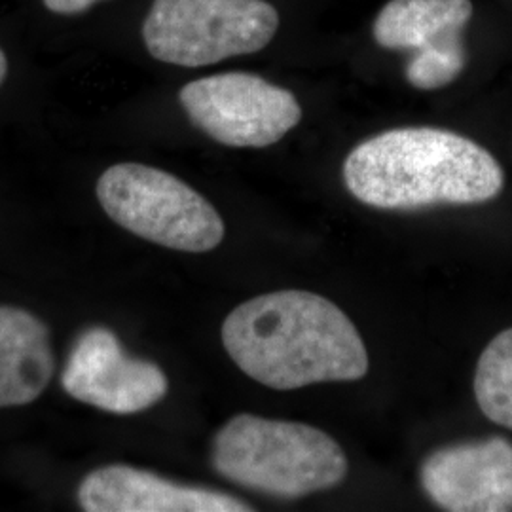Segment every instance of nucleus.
<instances>
[{"label": "nucleus", "mask_w": 512, "mask_h": 512, "mask_svg": "<svg viewBox=\"0 0 512 512\" xmlns=\"http://www.w3.org/2000/svg\"><path fill=\"white\" fill-rule=\"evenodd\" d=\"M213 469L247 490L279 499L338 486L348 459L321 429L296 421L239 414L213 440Z\"/></svg>", "instance_id": "obj_3"}, {"label": "nucleus", "mask_w": 512, "mask_h": 512, "mask_svg": "<svg viewBox=\"0 0 512 512\" xmlns=\"http://www.w3.org/2000/svg\"><path fill=\"white\" fill-rule=\"evenodd\" d=\"M179 99L190 122L226 147H270L302 120L293 92L251 73L213 74L188 82Z\"/></svg>", "instance_id": "obj_6"}, {"label": "nucleus", "mask_w": 512, "mask_h": 512, "mask_svg": "<svg viewBox=\"0 0 512 512\" xmlns=\"http://www.w3.org/2000/svg\"><path fill=\"white\" fill-rule=\"evenodd\" d=\"M6 74H8V59H6V54L0 48V86H2L4 78H6Z\"/></svg>", "instance_id": "obj_15"}, {"label": "nucleus", "mask_w": 512, "mask_h": 512, "mask_svg": "<svg viewBox=\"0 0 512 512\" xmlns=\"http://www.w3.org/2000/svg\"><path fill=\"white\" fill-rule=\"evenodd\" d=\"M86 512H249L247 503L207 488L184 486L129 465L95 469L78 486Z\"/></svg>", "instance_id": "obj_9"}, {"label": "nucleus", "mask_w": 512, "mask_h": 512, "mask_svg": "<svg viewBox=\"0 0 512 512\" xmlns=\"http://www.w3.org/2000/svg\"><path fill=\"white\" fill-rule=\"evenodd\" d=\"M97 200L131 234L167 249L207 253L224 238L217 209L175 175L143 164H116L97 181Z\"/></svg>", "instance_id": "obj_4"}, {"label": "nucleus", "mask_w": 512, "mask_h": 512, "mask_svg": "<svg viewBox=\"0 0 512 512\" xmlns=\"http://www.w3.org/2000/svg\"><path fill=\"white\" fill-rule=\"evenodd\" d=\"M467 65L463 35L444 38L431 46L412 52L406 63V80L425 92L452 84Z\"/></svg>", "instance_id": "obj_13"}, {"label": "nucleus", "mask_w": 512, "mask_h": 512, "mask_svg": "<svg viewBox=\"0 0 512 512\" xmlns=\"http://www.w3.org/2000/svg\"><path fill=\"white\" fill-rule=\"evenodd\" d=\"M55 370L50 330L31 311L0 306V408L33 403Z\"/></svg>", "instance_id": "obj_10"}, {"label": "nucleus", "mask_w": 512, "mask_h": 512, "mask_svg": "<svg viewBox=\"0 0 512 512\" xmlns=\"http://www.w3.org/2000/svg\"><path fill=\"white\" fill-rule=\"evenodd\" d=\"M471 18V0H389L374 21L372 35L385 50L412 54L463 35Z\"/></svg>", "instance_id": "obj_11"}, {"label": "nucleus", "mask_w": 512, "mask_h": 512, "mask_svg": "<svg viewBox=\"0 0 512 512\" xmlns=\"http://www.w3.org/2000/svg\"><path fill=\"white\" fill-rule=\"evenodd\" d=\"M277 29L279 14L266 0H154L143 40L158 61L194 69L260 52Z\"/></svg>", "instance_id": "obj_5"}, {"label": "nucleus", "mask_w": 512, "mask_h": 512, "mask_svg": "<svg viewBox=\"0 0 512 512\" xmlns=\"http://www.w3.org/2000/svg\"><path fill=\"white\" fill-rule=\"evenodd\" d=\"M421 486L450 512L512 511V442L503 437L461 442L421 465Z\"/></svg>", "instance_id": "obj_8"}, {"label": "nucleus", "mask_w": 512, "mask_h": 512, "mask_svg": "<svg viewBox=\"0 0 512 512\" xmlns=\"http://www.w3.org/2000/svg\"><path fill=\"white\" fill-rule=\"evenodd\" d=\"M44 6L61 16H71V14H80L88 8H92L93 4H97L99 0H42Z\"/></svg>", "instance_id": "obj_14"}, {"label": "nucleus", "mask_w": 512, "mask_h": 512, "mask_svg": "<svg viewBox=\"0 0 512 512\" xmlns=\"http://www.w3.org/2000/svg\"><path fill=\"white\" fill-rule=\"evenodd\" d=\"M67 395L109 414H139L160 403L169 382L162 368L129 357L118 336L107 327L84 330L61 372Z\"/></svg>", "instance_id": "obj_7"}, {"label": "nucleus", "mask_w": 512, "mask_h": 512, "mask_svg": "<svg viewBox=\"0 0 512 512\" xmlns=\"http://www.w3.org/2000/svg\"><path fill=\"white\" fill-rule=\"evenodd\" d=\"M475 397L488 420L512 429V329L499 332L482 351L476 365Z\"/></svg>", "instance_id": "obj_12"}, {"label": "nucleus", "mask_w": 512, "mask_h": 512, "mask_svg": "<svg viewBox=\"0 0 512 512\" xmlns=\"http://www.w3.org/2000/svg\"><path fill=\"white\" fill-rule=\"evenodd\" d=\"M222 344L249 378L279 391L353 382L368 372L365 344L348 315L308 291L247 300L226 317Z\"/></svg>", "instance_id": "obj_1"}, {"label": "nucleus", "mask_w": 512, "mask_h": 512, "mask_svg": "<svg viewBox=\"0 0 512 512\" xmlns=\"http://www.w3.org/2000/svg\"><path fill=\"white\" fill-rule=\"evenodd\" d=\"M344 181L365 205L412 211L490 202L501 194L505 175L486 148L459 133L399 128L353 148Z\"/></svg>", "instance_id": "obj_2"}]
</instances>
